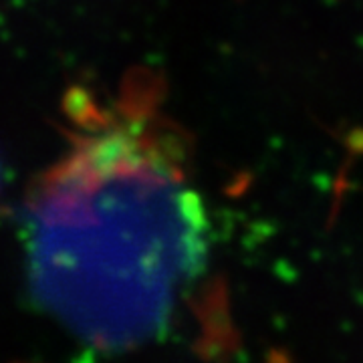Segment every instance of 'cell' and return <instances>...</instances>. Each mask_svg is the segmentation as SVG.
<instances>
[{
	"label": "cell",
	"instance_id": "1",
	"mask_svg": "<svg viewBox=\"0 0 363 363\" xmlns=\"http://www.w3.org/2000/svg\"><path fill=\"white\" fill-rule=\"evenodd\" d=\"M202 202L143 133L79 140L26 202L33 293L99 350H130L168 327L206 262Z\"/></svg>",
	"mask_w": 363,
	"mask_h": 363
}]
</instances>
